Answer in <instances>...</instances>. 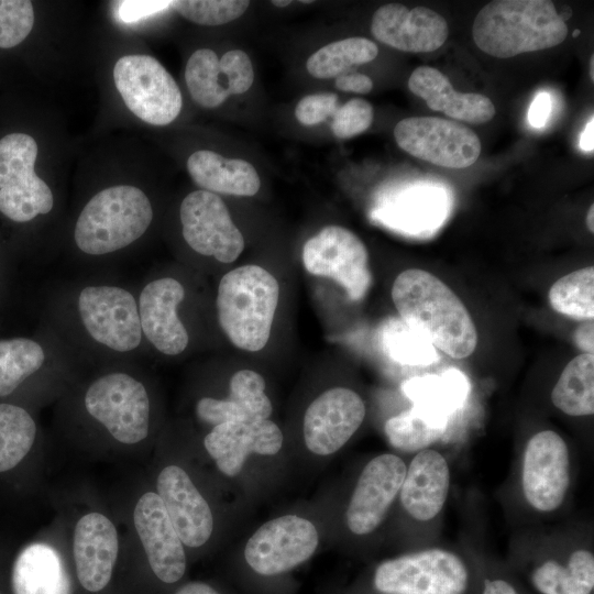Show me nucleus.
I'll use <instances>...</instances> for the list:
<instances>
[{"mask_svg":"<svg viewBox=\"0 0 594 594\" xmlns=\"http://www.w3.org/2000/svg\"><path fill=\"white\" fill-rule=\"evenodd\" d=\"M392 299L402 320L435 349L454 359L474 352L479 337L469 310L433 274L420 268L405 270L394 280Z\"/></svg>","mask_w":594,"mask_h":594,"instance_id":"1","label":"nucleus"},{"mask_svg":"<svg viewBox=\"0 0 594 594\" xmlns=\"http://www.w3.org/2000/svg\"><path fill=\"white\" fill-rule=\"evenodd\" d=\"M472 35L484 53L509 58L561 44L565 21L549 0H494L476 14Z\"/></svg>","mask_w":594,"mask_h":594,"instance_id":"2","label":"nucleus"},{"mask_svg":"<svg viewBox=\"0 0 594 594\" xmlns=\"http://www.w3.org/2000/svg\"><path fill=\"white\" fill-rule=\"evenodd\" d=\"M279 298L276 278L257 265L228 272L217 295L219 323L239 349L256 352L268 342Z\"/></svg>","mask_w":594,"mask_h":594,"instance_id":"3","label":"nucleus"},{"mask_svg":"<svg viewBox=\"0 0 594 594\" xmlns=\"http://www.w3.org/2000/svg\"><path fill=\"white\" fill-rule=\"evenodd\" d=\"M152 205L139 188L120 185L96 194L81 210L74 231L80 251L102 255L123 249L145 233Z\"/></svg>","mask_w":594,"mask_h":594,"instance_id":"4","label":"nucleus"},{"mask_svg":"<svg viewBox=\"0 0 594 594\" xmlns=\"http://www.w3.org/2000/svg\"><path fill=\"white\" fill-rule=\"evenodd\" d=\"M469 570L454 552L429 548L382 562L374 586L383 594H463Z\"/></svg>","mask_w":594,"mask_h":594,"instance_id":"5","label":"nucleus"},{"mask_svg":"<svg viewBox=\"0 0 594 594\" xmlns=\"http://www.w3.org/2000/svg\"><path fill=\"white\" fill-rule=\"evenodd\" d=\"M35 140L24 133L0 139V211L15 222H26L48 213L53 194L34 172Z\"/></svg>","mask_w":594,"mask_h":594,"instance_id":"6","label":"nucleus"},{"mask_svg":"<svg viewBox=\"0 0 594 594\" xmlns=\"http://www.w3.org/2000/svg\"><path fill=\"white\" fill-rule=\"evenodd\" d=\"M116 87L127 107L153 125L173 122L183 107L178 85L165 67L148 55H127L113 68Z\"/></svg>","mask_w":594,"mask_h":594,"instance_id":"7","label":"nucleus"},{"mask_svg":"<svg viewBox=\"0 0 594 594\" xmlns=\"http://www.w3.org/2000/svg\"><path fill=\"white\" fill-rule=\"evenodd\" d=\"M87 413L118 442L133 446L150 429V399L144 385L125 373H110L94 381L85 394Z\"/></svg>","mask_w":594,"mask_h":594,"instance_id":"8","label":"nucleus"},{"mask_svg":"<svg viewBox=\"0 0 594 594\" xmlns=\"http://www.w3.org/2000/svg\"><path fill=\"white\" fill-rule=\"evenodd\" d=\"M302 263L307 272L336 280L351 300H361L370 289L372 274L363 241L340 226H327L306 241Z\"/></svg>","mask_w":594,"mask_h":594,"instance_id":"9","label":"nucleus"},{"mask_svg":"<svg viewBox=\"0 0 594 594\" xmlns=\"http://www.w3.org/2000/svg\"><path fill=\"white\" fill-rule=\"evenodd\" d=\"M398 146L408 154L447 168H466L481 154L476 133L457 121L438 117H410L394 128Z\"/></svg>","mask_w":594,"mask_h":594,"instance_id":"10","label":"nucleus"},{"mask_svg":"<svg viewBox=\"0 0 594 594\" xmlns=\"http://www.w3.org/2000/svg\"><path fill=\"white\" fill-rule=\"evenodd\" d=\"M571 484V457L564 439L553 430L535 433L521 464V490L528 505L552 513L564 502Z\"/></svg>","mask_w":594,"mask_h":594,"instance_id":"11","label":"nucleus"},{"mask_svg":"<svg viewBox=\"0 0 594 594\" xmlns=\"http://www.w3.org/2000/svg\"><path fill=\"white\" fill-rule=\"evenodd\" d=\"M318 542V531L310 520L286 515L265 522L251 536L244 558L256 573L277 575L307 561Z\"/></svg>","mask_w":594,"mask_h":594,"instance_id":"12","label":"nucleus"},{"mask_svg":"<svg viewBox=\"0 0 594 594\" xmlns=\"http://www.w3.org/2000/svg\"><path fill=\"white\" fill-rule=\"evenodd\" d=\"M183 237L197 253L232 263L244 249V238L224 201L207 190L188 194L180 205Z\"/></svg>","mask_w":594,"mask_h":594,"instance_id":"13","label":"nucleus"},{"mask_svg":"<svg viewBox=\"0 0 594 594\" xmlns=\"http://www.w3.org/2000/svg\"><path fill=\"white\" fill-rule=\"evenodd\" d=\"M78 311L97 342L119 352L136 349L142 339L139 308L128 290L117 286H88L78 297Z\"/></svg>","mask_w":594,"mask_h":594,"instance_id":"14","label":"nucleus"},{"mask_svg":"<svg viewBox=\"0 0 594 594\" xmlns=\"http://www.w3.org/2000/svg\"><path fill=\"white\" fill-rule=\"evenodd\" d=\"M365 413V404L354 391L333 387L323 392L305 413L306 447L318 455L337 452L360 428Z\"/></svg>","mask_w":594,"mask_h":594,"instance_id":"15","label":"nucleus"},{"mask_svg":"<svg viewBox=\"0 0 594 594\" xmlns=\"http://www.w3.org/2000/svg\"><path fill=\"white\" fill-rule=\"evenodd\" d=\"M407 465L392 453L373 458L361 472L346 509L349 529L359 536L374 531L399 494Z\"/></svg>","mask_w":594,"mask_h":594,"instance_id":"16","label":"nucleus"},{"mask_svg":"<svg viewBox=\"0 0 594 594\" xmlns=\"http://www.w3.org/2000/svg\"><path fill=\"white\" fill-rule=\"evenodd\" d=\"M133 522L153 573L172 584L186 571L184 543L176 532L156 492H146L138 499Z\"/></svg>","mask_w":594,"mask_h":594,"instance_id":"17","label":"nucleus"},{"mask_svg":"<svg viewBox=\"0 0 594 594\" xmlns=\"http://www.w3.org/2000/svg\"><path fill=\"white\" fill-rule=\"evenodd\" d=\"M371 32L380 42L403 52L426 53L440 48L448 38L446 19L438 12L400 3L380 7L372 18Z\"/></svg>","mask_w":594,"mask_h":594,"instance_id":"18","label":"nucleus"},{"mask_svg":"<svg viewBox=\"0 0 594 594\" xmlns=\"http://www.w3.org/2000/svg\"><path fill=\"white\" fill-rule=\"evenodd\" d=\"M119 556V534L102 513L88 512L76 522L73 557L76 575L88 592L102 591L110 582Z\"/></svg>","mask_w":594,"mask_h":594,"instance_id":"19","label":"nucleus"},{"mask_svg":"<svg viewBox=\"0 0 594 594\" xmlns=\"http://www.w3.org/2000/svg\"><path fill=\"white\" fill-rule=\"evenodd\" d=\"M156 491L184 546L205 544L213 530L212 513L186 471L175 464L163 468Z\"/></svg>","mask_w":594,"mask_h":594,"instance_id":"20","label":"nucleus"},{"mask_svg":"<svg viewBox=\"0 0 594 594\" xmlns=\"http://www.w3.org/2000/svg\"><path fill=\"white\" fill-rule=\"evenodd\" d=\"M283 444V433L270 419L228 421L213 426L204 446L227 476L242 470L250 453L276 454Z\"/></svg>","mask_w":594,"mask_h":594,"instance_id":"21","label":"nucleus"},{"mask_svg":"<svg viewBox=\"0 0 594 594\" xmlns=\"http://www.w3.org/2000/svg\"><path fill=\"white\" fill-rule=\"evenodd\" d=\"M184 297L183 285L172 277L148 283L140 295L138 308L142 332L166 355H177L188 345V332L177 316V307Z\"/></svg>","mask_w":594,"mask_h":594,"instance_id":"22","label":"nucleus"},{"mask_svg":"<svg viewBox=\"0 0 594 594\" xmlns=\"http://www.w3.org/2000/svg\"><path fill=\"white\" fill-rule=\"evenodd\" d=\"M450 491V469L446 458L431 448L417 452L406 468L399 501L407 514L429 521L443 509Z\"/></svg>","mask_w":594,"mask_h":594,"instance_id":"23","label":"nucleus"},{"mask_svg":"<svg viewBox=\"0 0 594 594\" xmlns=\"http://www.w3.org/2000/svg\"><path fill=\"white\" fill-rule=\"evenodd\" d=\"M409 90L424 99L435 111L458 121L482 124L495 116V107L490 98L475 92L455 91L448 77L429 66L417 67L408 79Z\"/></svg>","mask_w":594,"mask_h":594,"instance_id":"24","label":"nucleus"},{"mask_svg":"<svg viewBox=\"0 0 594 594\" xmlns=\"http://www.w3.org/2000/svg\"><path fill=\"white\" fill-rule=\"evenodd\" d=\"M197 417L209 425L228 421L268 419L272 404L265 394V381L252 370H241L230 381L226 399L204 397L196 405Z\"/></svg>","mask_w":594,"mask_h":594,"instance_id":"25","label":"nucleus"},{"mask_svg":"<svg viewBox=\"0 0 594 594\" xmlns=\"http://www.w3.org/2000/svg\"><path fill=\"white\" fill-rule=\"evenodd\" d=\"M13 594H73L72 580L59 552L45 542L25 546L11 572Z\"/></svg>","mask_w":594,"mask_h":594,"instance_id":"26","label":"nucleus"},{"mask_svg":"<svg viewBox=\"0 0 594 594\" xmlns=\"http://www.w3.org/2000/svg\"><path fill=\"white\" fill-rule=\"evenodd\" d=\"M187 169L202 190L213 194L253 196L261 187L260 176L251 163L226 158L208 150L194 152L188 157Z\"/></svg>","mask_w":594,"mask_h":594,"instance_id":"27","label":"nucleus"},{"mask_svg":"<svg viewBox=\"0 0 594 594\" xmlns=\"http://www.w3.org/2000/svg\"><path fill=\"white\" fill-rule=\"evenodd\" d=\"M403 392L413 402V406L448 421L465 402L469 382L461 371L450 369L440 375L427 374L409 378L403 384Z\"/></svg>","mask_w":594,"mask_h":594,"instance_id":"28","label":"nucleus"},{"mask_svg":"<svg viewBox=\"0 0 594 594\" xmlns=\"http://www.w3.org/2000/svg\"><path fill=\"white\" fill-rule=\"evenodd\" d=\"M531 582L541 594H591L594 588V556L575 549L562 563L547 560L531 573Z\"/></svg>","mask_w":594,"mask_h":594,"instance_id":"29","label":"nucleus"},{"mask_svg":"<svg viewBox=\"0 0 594 594\" xmlns=\"http://www.w3.org/2000/svg\"><path fill=\"white\" fill-rule=\"evenodd\" d=\"M552 404L572 417L594 413V354L581 353L563 369L551 392Z\"/></svg>","mask_w":594,"mask_h":594,"instance_id":"30","label":"nucleus"},{"mask_svg":"<svg viewBox=\"0 0 594 594\" xmlns=\"http://www.w3.org/2000/svg\"><path fill=\"white\" fill-rule=\"evenodd\" d=\"M447 420L436 418L419 408L391 417L384 426L389 444L402 452H419L438 441L446 431Z\"/></svg>","mask_w":594,"mask_h":594,"instance_id":"31","label":"nucleus"},{"mask_svg":"<svg viewBox=\"0 0 594 594\" xmlns=\"http://www.w3.org/2000/svg\"><path fill=\"white\" fill-rule=\"evenodd\" d=\"M377 45L365 37H348L331 42L316 51L307 61L308 73L319 79L338 77L355 65L376 58Z\"/></svg>","mask_w":594,"mask_h":594,"instance_id":"32","label":"nucleus"},{"mask_svg":"<svg viewBox=\"0 0 594 594\" xmlns=\"http://www.w3.org/2000/svg\"><path fill=\"white\" fill-rule=\"evenodd\" d=\"M185 80L194 101L204 108H216L230 96L219 58L210 48H199L191 54Z\"/></svg>","mask_w":594,"mask_h":594,"instance_id":"33","label":"nucleus"},{"mask_svg":"<svg viewBox=\"0 0 594 594\" xmlns=\"http://www.w3.org/2000/svg\"><path fill=\"white\" fill-rule=\"evenodd\" d=\"M36 425L22 407L0 404V473L15 468L31 451Z\"/></svg>","mask_w":594,"mask_h":594,"instance_id":"34","label":"nucleus"},{"mask_svg":"<svg viewBox=\"0 0 594 594\" xmlns=\"http://www.w3.org/2000/svg\"><path fill=\"white\" fill-rule=\"evenodd\" d=\"M551 307L575 320L594 317V267L586 266L559 278L548 294Z\"/></svg>","mask_w":594,"mask_h":594,"instance_id":"35","label":"nucleus"},{"mask_svg":"<svg viewBox=\"0 0 594 594\" xmlns=\"http://www.w3.org/2000/svg\"><path fill=\"white\" fill-rule=\"evenodd\" d=\"M44 361L42 346L33 340H0V396L13 393L24 380L41 369Z\"/></svg>","mask_w":594,"mask_h":594,"instance_id":"36","label":"nucleus"},{"mask_svg":"<svg viewBox=\"0 0 594 594\" xmlns=\"http://www.w3.org/2000/svg\"><path fill=\"white\" fill-rule=\"evenodd\" d=\"M383 336L387 353L402 364L422 366L437 360L435 346L403 320L388 322Z\"/></svg>","mask_w":594,"mask_h":594,"instance_id":"37","label":"nucleus"},{"mask_svg":"<svg viewBox=\"0 0 594 594\" xmlns=\"http://www.w3.org/2000/svg\"><path fill=\"white\" fill-rule=\"evenodd\" d=\"M172 8L185 19L200 25H221L240 18L249 8L246 0H180Z\"/></svg>","mask_w":594,"mask_h":594,"instance_id":"38","label":"nucleus"},{"mask_svg":"<svg viewBox=\"0 0 594 594\" xmlns=\"http://www.w3.org/2000/svg\"><path fill=\"white\" fill-rule=\"evenodd\" d=\"M395 215L398 227L409 232H424L441 222L443 206L439 195L420 193L400 201Z\"/></svg>","mask_w":594,"mask_h":594,"instance_id":"39","label":"nucleus"},{"mask_svg":"<svg viewBox=\"0 0 594 594\" xmlns=\"http://www.w3.org/2000/svg\"><path fill=\"white\" fill-rule=\"evenodd\" d=\"M34 11L28 0H0V48L20 44L32 31Z\"/></svg>","mask_w":594,"mask_h":594,"instance_id":"40","label":"nucleus"},{"mask_svg":"<svg viewBox=\"0 0 594 594\" xmlns=\"http://www.w3.org/2000/svg\"><path fill=\"white\" fill-rule=\"evenodd\" d=\"M372 105L361 98H353L338 107L332 116L331 130L339 139H350L366 131L373 122Z\"/></svg>","mask_w":594,"mask_h":594,"instance_id":"41","label":"nucleus"},{"mask_svg":"<svg viewBox=\"0 0 594 594\" xmlns=\"http://www.w3.org/2000/svg\"><path fill=\"white\" fill-rule=\"evenodd\" d=\"M219 66L226 76L230 95H241L251 88L254 72L246 53L241 50L229 51L219 59Z\"/></svg>","mask_w":594,"mask_h":594,"instance_id":"42","label":"nucleus"},{"mask_svg":"<svg viewBox=\"0 0 594 594\" xmlns=\"http://www.w3.org/2000/svg\"><path fill=\"white\" fill-rule=\"evenodd\" d=\"M338 107L336 94H311L300 99L296 106L295 116L301 124L315 125L332 117Z\"/></svg>","mask_w":594,"mask_h":594,"instance_id":"43","label":"nucleus"},{"mask_svg":"<svg viewBox=\"0 0 594 594\" xmlns=\"http://www.w3.org/2000/svg\"><path fill=\"white\" fill-rule=\"evenodd\" d=\"M112 4L118 21L132 24L165 9L170 2L128 0L116 1Z\"/></svg>","mask_w":594,"mask_h":594,"instance_id":"44","label":"nucleus"},{"mask_svg":"<svg viewBox=\"0 0 594 594\" xmlns=\"http://www.w3.org/2000/svg\"><path fill=\"white\" fill-rule=\"evenodd\" d=\"M551 97L540 91L534 99L528 111V122L532 128L540 129L546 125L551 112Z\"/></svg>","mask_w":594,"mask_h":594,"instance_id":"45","label":"nucleus"},{"mask_svg":"<svg viewBox=\"0 0 594 594\" xmlns=\"http://www.w3.org/2000/svg\"><path fill=\"white\" fill-rule=\"evenodd\" d=\"M336 87L341 91L367 94L373 89L372 79L361 73H346L336 78Z\"/></svg>","mask_w":594,"mask_h":594,"instance_id":"46","label":"nucleus"},{"mask_svg":"<svg viewBox=\"0 0 594 594\" xmlns=\"http://www.w3.org/2000/svg\"><path fill=\"white\" fill-rule=\"evenodd\" d=\"M594 323L593 319L584 320L574 331L573 341L583 353L594 352Z\"/></svg>","mask_w":594,"mask_h":594,"instance_id":"47","label":"nucleus"},{"mask_svg":"<svg viewBox=\"0 0 594 594\" xmlns=\"http://www.w3.org/2000/svg\"><path fill=\"white\" fill-rule=\"evenodd\" d=\"M483 594H518L515 587L502 579L486 580Z\"/></svg>","mask_w":594,"mask_h":594,"instance_id":"48","label":"nucleus"},{"mask_svg":"<svg viewBox=\"0 0 594 594\" xmlns=\"http://www.w3.org/2000/svg\"><path fill=\"white\" fill-rule=\"evenodd\" d=\"M174 594H219L212 586L204 582H190Z\"/></svg>","mask_w":594,"mask_h":594,"instance_id":"49","label":"nucleus"},{"mask_svg":"<svg viewBox=\"0 0 594 594\" xmlns=\"http://www.w3.org/2000/svg\"><path fill=\"white\" fill-rule=\"evenodd\" d=\"M591 120L587 121L584 130L581 133L580 138V147L584 152H593L594 150V119L593 116L590 118Z\"/></svg>","mask_w":594,"mask_h":594,"instance_id":"50","label":"nucleus"},{"mask_svg":"<svg viewBox=\"0 0 594 594\" xmlns=\"http://www.w3.org/2000/svg\"><path fill=\"white\" fill-rule=\"evenodd\" d=\"M586 227L591 233L594 232V206L591 205L586 215Z\"/></svg>","mask_w":594,"mask_h":594,"instance_id":"51","label":"nucleus"},{"mask_svg":"<svg viewBox=\"0 0 594 594\" xmlns=\"http://www.w3.org/2000/svg\"><path fill=\"white\" fill-rule=\"evenodd\" d=\"M290 3H292V1H289V0H273L272 1V4H274L275 7H279V8L287 7Z\"/></svg>","mask_w":594,"mask_h":594,"instance_id":"52","label":"nucleus"},{"mask_svg":"<svg viewBox=\"0 0 594 594\" xmlns=\"http://www.w3.org/2000/svg\"><path fill=\"white\" fill-rule=\"evenodd\" d=\"M591 80H594V55L590 58V68H588Z\"/></svg>","mask_w":594,"mask_h":594,"instance_id":"53","label":"nucleus"},{"mask_svg":"<svg viewBox=\"0 0 594 594\" xmlns=\"http://www.w3.org/2000/svg\"><path fill=\"white\" fill-rule=\"evenodd\" d=\"M579 34H580V31H579V30H574L573 36H578Z\"/></svg>","mask_w":594,"mask_h":594,"instance_id":"54","label":"nucleus"},{"mask_svg":"<svg viewBox=\"0 0 594 594\" xmlns=\"http://www.w3.org/2000/svg\"><path fill=\"white\" fill-rule=\"evenodd\" d=\"M1 594V593H0Z\"/></svg>","mask_w":594,"mask_h":594,"instance_id":"55","label":"nucleus"}]
</instances>
